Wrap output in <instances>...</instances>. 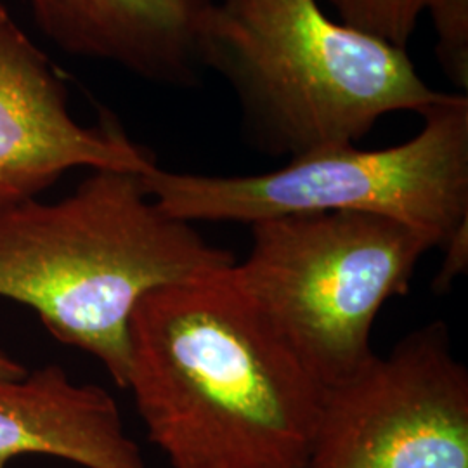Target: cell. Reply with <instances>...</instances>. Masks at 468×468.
Instances as JSON below:
<instances>
[{
  "label": "cell",
  "instance_id": "8",
  "mask_svg": "<svg viewBox=\"0 0 468 468\" xmlns=\"http://www.w3.org/2000/svg\"><path fill=\"white\" fill-rule=\"evenodd\" d=\"M38 27L73 56L151 84L200 82V32L214 0H28Z\"/></svg>",
  "mask_w": 468,
  "mask_h": 468
},
{
  "label": "cell",
  "instance_id": "1",
  "mask_svg": "<svg viewBox=\"0 0 468 468\" xmlns=\"http://www.w3.org/2000/svg\"><path fill=\"white\" fill-rule=\"evenodd\" d=\"M233 268L141 299L127 388L172 468H305L324 387Z\"/></svg>",
  "mask_w": 468,
  "mask_h": 468
},
{
  "label": "cell",
  "instance_id": "5",
  "mask_svg": "<svg viewBox=\"0 0 468 468\" xmlns=\"http://www.w3.org/2000/svg\"><path fill=\"white\" fill-rule=\"evenodd\" d=\"M233 274L284 344L324 388L351 378L371 351L387 302L406 295L434 238L394 218L330 212L251 224Z\"/></svg>",
  "mask_w": 468,
  "mask_h": 468
},
{
  "label": "cell",
  "instance_id": "13",
  "mask_svg": "<svg viewBox=\"0 0 468 468\" xmlns=\"http://www.w3.org/2000/svg\"><path fill=\"white\" fill-rule=\"evenodd\" d=\"M27 368L0 349V382H13L27 377Z\"/></svg>",
  "mask_w": 468,
  "mask_h": 468
},
{
  "label": "cell",
  "instance_id": "7",
  "mask_svg": "<svg viewBox=\"0 0 468 468\" xmlns=\"http://www.w3.org/2000/svg\"><path fill=\"white\" fill-rule=\"evenodd\" d=\"M80 167L144 176L156 162L112 120L71 117L63 80L0 2V210Z\"/></svg>",
  "mask_w": 468,
  "mask_h": 468
},
{
  "label": "cell",
  "instance_id": "6",
  "mask_svg": "<svg viewBox=\"0 0 468 468\" xmlns=\"http://www.w3.org/2000/svg\"><path fill=\"white\" fill-rule=\"evenodd\" d=\"M305 468H468V371L444 323L324 388Z\"/></svg>",
  "mask_w": 468,
  "mask_h": 468
},
{
  "label": "cell",
  "instance_id": "12",
  "mask_svg": "<svg viewBox=\"0 0 468 468\" xmlns=\"http://www.w3.org/2000/svg\"><path fill=\"white\" fill-rule=\"evenodd\" d=\"M446 257L442 261V268L435 280V290L444 292L450 288V284L467 271L468 266V224L460 228L452 234L444 245Z\"/></svg>",
  "mask_w": 468,
  "mask_h": 468
},
{
  "label": "cell",
  "instance_id": "2",
  "mask_svg": "<svg viewBox=\"0 0 468 468\" xmlns=\"http://www.w3.org/2000/svg\"><path fill=\"white\" fill-rule=\"evenodd\" d=\"M234 264L231 251L164 212L137 174L94 170L63 200L0 210V297L34 309L56 340L100 359L120 388L141 299Z\"/></svg>",
  "mask_w": 468,
  "mask_h": 468
},
{
  "label": "cell",
  "instance_id": "10",
  "mask_svg": "<svg viewBox=\"0 0 468 468\" xmlns=\"http://www.w3.org/2000/svg\"><path fill=\"white\" fill-rule=\"evenodd\" d=\"M340 21L406 49L432 0H326Z\"/></svg>",
  "mask_w": 468,
  "mask_h": 468
},
{
  "label": "cell",
  "instance_id": "9",
  "mask_svg": "<svg viewBox=\"0 0 468 468\" xmlns=\"http://www.w3.org/2000/svg\"><path fill=\"white\" fill-rule=\"evenodd\" d=\"M23 454L85 468H148L117 401L100 385L73 384L58 365L0 382V468Z\"/></svg>",
  "mask_w": 468,
  "mask_h": 468
},
{
  "label": "cell",
  "instance_id": "3",
  "mask_svg": "<svg viewBox=\"0 0 468 468\" xmlns=\"http://www.w3.org/2000/svg\"><path fill=\"white\" fill-rule=\"evenodd\" d=\"M201 67L233 90L253 144L271 156L356 146L380 118L442 98L408 50L326 16L318 0H214Z\"/></svg>",
  "mask_w": 468,
  "mask_h": 468
},
{
  "label": "cell",
  "instance_id": "4",
  "mask_svg": "<svg viewBox=\"0 0 468 468\" xmlns=\"http://www.w3.org/2000/svg\"><path fill=\"white\" fill-rule=\"evenodd\" d=\"M420 117L419 134L384 150L313 151L255 176L156 165L141 181L164 212L191 224L359 212L399 220L444 247L468 224V96L444 92Z\"/></svg>",
  "mask_w": 468,
  "mask_h": 468
},
{
  "label": "cell",
  "instance_id": "11",
  "mask_svg": "<svg viewBox=\"0 0 468 468\" xmlns=\"http://www.w3.org/2000/svg\"><path fill=\"white\" fill-rule=\"evenodd\" d=\"M427 13L434 23L435 54L452 84L468 90V0H432Z\"/></svg>",
  "mask_w": 468,
  "mask_h": 468
}]
</instances>
